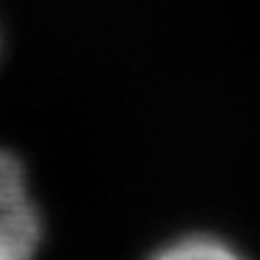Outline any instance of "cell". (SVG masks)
Returning <instances> with one entry per match:
<instances>
[{"mask_svg":"<svg viewBox=\"0 0 260 260\" xmlns=\"http://www.w3.org/2000/svg\"><path fill=\"white\" fill-rule=\"evenodd\" d=\"M42 241V219L28 191L25 169L0 150V260H34Z\"/></svg>","mask_w":260,"mask_h":260,"instance_id":"obj_1","label":"cell"},{"mask_svg":"<svg viewBox=\"0 0 260 260\" xmlns=\"http://www.w3.org/2000/svg\"><path fill=\"white\" fill-rule=\"evenodd\" d=\"M150 260H246L230 244L213 235H185L166 244Z\"/></svg>","mask_w":260,"mask_h":260,"instance_id":"obj_2","label":"cell"}]
</instances>
